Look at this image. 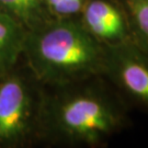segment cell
Here are the masks:
<instances>
[{
	"mask_svg": "<svg viewBox=\"0 0 148 148\" xmlns=\"http://www.w3.org/2000/svg\"><path fill=\"white\" fill-rule=\"evenodd\" d=\"M43 93L14 68L0 84V144L16 146L38 134Z\"/></svg>",
	"mask_w": 148,
	"mask_h": 148,
	"instance_id": "cell-3",
	"label": "cell"
},
{
	"mask_svg": "<svg viewBox=\"0 0 148 148\" xmlns=\"http://www.w3.org/2000/svg\"><path fill=\"white\" fill-rule=\"evenodd\" d=\"M27 31L13 16L0 10V76L10 73L23 55Z\"/></svg>",
	"mask_w": 148,
	"mask_h": 148,
	"instance_id": "cell-6",
	"label": "cell"
},
{
	"mask_svg": "<svg viewBox=\"0 0 148 148\" xmlns=\"http://www.w3.org/2000/svg\"><path fill=\"white\" fill-rule=\"evenodd\" d=\"M106 52L77 18H62L27 32L23 55L34 77L55 87L102 75Z\"/></svg>",
	"mask_w": 148,
	"mask_h": 148,
	"instance_id": "cell-2",
	"label": "cell"
},
{
	"mask_svg": "<svg viewBox=\"0 0 148 148\" xmlns=\"http://www.w3.org/2000/svg\"><path fill=\"white\" fill-rule=\"evenodd\" d=\"M86 0H46L48 10L54 19L77 18Z\"/></svg>",
	"mask_w": 148,
	"mask_h": 148,
	"instance_id": "cell-9",
	"label": "cell"
},
{
	"mask_svg": "<svg viewBox=\"0 0 148 148\" xmlns=\"http://www.w3.org/2000/svg\"><path fill=\"white\" fill-rule=\"evenodd\" d=\"M125 11L132 41L148 53V0H119Z\"/></svg>",
	"mask_w": 148,
	"mask_h": 148,
	"instance_id": "cell-8",
	"label": "cell"
},
{
	"mask_svg": "<svg viewBox=\"0 0 148 148\" xmlns=\"http://www.w3.org/2000/svg\"><path fill=\"white\" fill-rule=\"evenodd\" d=\"M106 48L102 76L131 110L148 114V53L134 42Z\"/></svg>",
	"mask_w": 148,
	"mask_h": 148,
	"instance_id": "cell-4",
	"label": "cell"
},
{
	"mask_svg": "<svg viewBox=\"0 0 148 148\" xmlns=\"http://www.w3.org/2000/svg\"><path fill=\"white\" fill-rule=\"evenodd\" d=\"M0 10L13 16L27 32L54 19L46 0H0Z\"/></svg>",
	"mask_w": 148,
	"mask_h": 148,
	"instance_id": "cell-7",
	"label": "cell"
},
{
	"mask_svg": "<svg viewBox=\"0 0 148 148\" xmlns=\"http://www.w3.org/2000/svg\"><path fill=\"white\" fill-rule=\"evenodd\" d=\"M43 93L38 134L71 147H104L132 125L131 109L98 75Z\"/></svg>",
	"mask_w": 148,
	"mask_h": 148,
	"instance_id": "cell-1",
	"label": "cell"
},
{
	"mask_svg": "<svg viewBox=\"0 0 148 148\" xmlns=\"http://www.w3.org/2000/svg\"><path fill=\"white\" fill-rule=\"evenodd\" d=\"M77 19L104 46L133 42L125 11L119 0H86Z\"/></svg>",
	"mask_w": 148,
	"mask_h": 148,
	"instance_id": "cell-5",
	"label": "cell"
}]
</instances>
